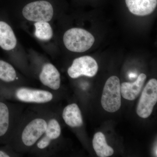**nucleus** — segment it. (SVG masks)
I'll list each match as a JSON object with an SVG mask.
<instances>
[{
	"mask_svg": "<svg viewBox=\"0 0 157 157\" xmlns=\"http://www.w3.org/2000/svg\"><path fill=\"white\" fill-rule=\"evenodd\" d=\"M157 101V81L151 78L144 89L137 107V113L143 118L148 117L151 114Z\"/></svg>",
	"mask_w": 157,
	"mask_h": 157,
	"instance_id": "nucleus-8",
	"label": "nucleus"
},
{
	"mask_svg": "<svg viewBox=\"0 0 157 157\" xmlns=\"http://www.w3.org/2000/svg\"><path fill=\"white\" fill-rule=\"evenodd\" d=\"M39 79L42 85L50 90H57L60 87V74L55 66L50 63L42 66Z\"/></svg>",
	"mask_w": 157,
	"mask_h": 157,
	"instance_id": "nucleus-10",
	"label": "nucleus"
},
{
	"mask_svg": "<svg viewBox=\"0 0 157 157\" xmlns=\"http://www.w3.org/2000/svg\"><path fill=\"white\" fill-rule=\"evenodd\" d=\"M18 79L14 67L8 62L0 60V79L5 82H15Z\"/></svg>",
	"mask_w": 157,
	"mask_h": 157,
	"instance_id": "nucleus-16",
	"label": "nucleus"
},
{
	"mask_svg": "<svg viewBox=\"0 0 157 157\" xmlns=\"http://www.w3.org/2000/svg\"><path fill=\"white\" fill-rule=\"evenodd\" d=\"M14 95L17 101L29 104H48L54 99V95L51 91L24 86L14 89Z\"/></svg>",
	"mask_w": 157,
	"mask_h": 157,
	"instance_id": "nucleus-7",
	"label": "nucleus"
},
{
	"mask_svg": "<svg viewBox=\"0 0 157 157\" xmlns=\"http://www.w3.org/2000/svg\"><path fill=\"white\" fill-rule=\"evenodd\" d=\"M61 135V127L51 110L48 109L47 126L42 137L30 152L36 155H51L52 147Z\"/></svg>",
	"mask_w": 157,
	"mask_h": 157,
	"instance_id": "nucleus-2",
	"label": "nucleus"
},
{
	"mask_svg": "<svg viewBox=\"0 0 157 157\" xmlns=\"http://www.w3.org/2000/svg\"><path fill=\"white\" fill-rule=\"evenodd\" d=\"M146 79V75L141 73L134 82H124L122 83L121 92L123 98L129 101L136 99L140 94Z\"/></svg>",
	"mask_w": 157,
	"mask_h": 157,
	"instance_id": "nucleus-12",
	"label": "nucleus"
},
{
	"mask_svg": "<svg viewBox=\"0 0 157 157\" xmlns=\"http://www.w3.org/2000/svg\"><path fill=\"white\" fill-rule=\"evenodd\" d=\"M62 117L66 124L71 128H79L83 124L81 110L75 103L69 104L65 107Z\"/></svg>",
	"mask_w": 157,
	"mask_h": 157,
	"instance_id": "nucleus-13",
	"label": "nucleus"
},
{
	"mask_svg": "<svg viewBox=\"0 0 157 157\" xmlns=\"http://www.w3.org/2000/svg\"><path fill=\"white\" fill-rule=\"evenodd\" d=\"M157 145L156 144V146H155V147L154 148V153H155V155L156 156V157H157Z\"/></svg>",
	"mask_w": 157,
	"mask_h": 157,
	"instance_id": "nucleus-19",
	"label": "nucleus"
},
{
	"mask_svg": "<svg viewBox=\"0 0 157 157\" xmlns=\"http://www.w3.org/2000/svg\"><path fill=\"white\" fill-rule=\"evenodd\" d=\"M93 146L99 157L110 156L114 153L113 149L107 144L105 136L101 132H98L94 135Z\"/></svg>",
	"mask_w": 157,
	"mask_h": 157,
	"instance_id": "nucleus-15",
	"label": "nucleus"
},
{
	"mask_svg": "<svg viewBox=\"0 0 157 157\" xmlns=\"http://www.w3.org/2000/svg\"><path fill=\"white\" fill-rule=\"evenodd\" d=\"M63 41L68 50L73 52H83L93 46L95 38L84 29L73 28L65 32Z\"/></svg>",
	"mask_w": 157,
	"mask_h": 157,
	"instance_id": "nucleus-4",
	"label": "nucleus"
},
{
	"mask_svg": "<svg viewBox=\"0 0 157 157\" xmlns=\"http://www.w3.org/2000/svg\"><path fill=\"white\" fill-rule=\"evenodd\" d=\"M98 65L95 60L90 56H83L75 59L68 68L67 73L72 78L82 76L93 77L98 73Z\"/></svg>",
	"mask_w": 157,
	"mask_h": 157,
	"instance_id": "nucleus-9",
	"label": "nucleus"
},
{
	"mask_svg": "<svg viewBox=\"0 0 157 157\" xmlns=\"http://www.w3.org/2000/svg\"><path fill=\"white\" fill-rule=\"evenodd\" d=\"M23 114L21 106L0 102V137L9 135L10 140Z\"/></svg>",
	"mask_w": 157,
	"mask_h": 157,
	"instance_id": "nucleus-3",
	"label": "nucleus"
},
{
	"mask_svg": "<svg viewBox=\"0 0 157 157\" xmlns=\"http://www.w3.org/2000/svg\"><path fill=\"white\" fill-rule=\"evenodd\" d=\"M11 156H17L16 155L13 154L9 153L7 152L3 151L0 150V157H9Z\"/></svg>",
	"mask_w": 157,
	"mask_h": 157,
	"instance_id": "nucleus-18",
	"label": "nucleus"
},
{
	"mask_svg": "<svg viewBox=\"0 0 157 157\" xmlns=\"http://www.w3.org/2000/svg\"><path fill=\"white\" fill-rule=\"evenodd\" d=\"M35 36L42 41H48L53 36V30L48 22H36L34 24Z\"/></svg>",
	"mask_w": 157,
	"mask_h": 157,
	"instance_id": "nucleus-17",
	"label": "nucleus"
},
{
	"mask_svg": "<svg viewBox=\"0 0 157 157\" xmlns=\"http://www.w3.org/2000/svg\"><path fill=\"white\" fill-rule=\"evenodd\" d=\"M17 40L14 31L8 24L0 21V47L4 50L10 51L14 49Z\"/></svg>",
	"mask_w": 157,
	"mask_h": 157,
	"instance_id": "nucleus-14",
	"label": "nucleus"
},
{
	"mask_svg": "<svg viewBox=\"0 0 157 157\" xmlns=\"http://www.w3.org/2000/svg\"><path fill=\"white\" fill-rule=\"evenodd\" d=\"M101 102L103 108L108 112H115L120 108L121 104L120 81L117 76H111L106 81Z\"/></svg>",
	"mask_w": 157,
	"mask_h": 157,
	"instance_id": "nucleus-5",
	"label": "nucleus"
},
{
	"mask_svg": "<svg viewBox=\"0 0 157 157\" xmlns=\"http://www.w3.org/2000/svg\"><path fill=\"white\" fill-rule=\"evenodd\" d=\"M125 2L131 13L140 16L151 14L157 5V0H125Z\"/></svg>",
	"mask_w": 157,
	"mask_h": 157,
	"instance_id": "nucleus-11",
	"label": "nucleus"
},
{
	"mask_svg": "<svg viewBox=\"0 0 157 157\" xmlns=\"http://www.w3.org/2000/svg\"><path fill=\"white\" fill-rule=\"evenodd\" d=\"M34 110L24 113L10 139L11 148L19 154L30 152L47 128L48 109Z\"/></svg>",
	"mask_w": 157,
	"mask_h": 157,
	"instance_id": "nucleus-1",
	"label": "nucleus"
},
{
	"mask_svg": "<svg viewBox=\"0 0 157 157\" xmlns=\"http://www.w3.org/2000/svg\"><path fill=\"white\" fill-rule=\"evenodd\" d=\"M23 16L32 22H48L53 17V6L45 0L34 1L27 4L22 9Z\"/></svg>",
	"mask_w": 157,
	"mask_h": 157,
	"instance_id": "nucleus-6",
	"label": "nucleus"
}]
</instances>
